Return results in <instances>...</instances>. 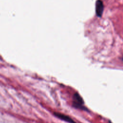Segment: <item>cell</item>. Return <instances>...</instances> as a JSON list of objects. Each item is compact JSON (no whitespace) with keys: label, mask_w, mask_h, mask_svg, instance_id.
I'll use <instances>...</instances> for the list:
<instances>
[{"label":"cell","mask_w":123,"mask_h":123,"mask_svg":"<svg viewBox=\"0 0 123 123\" xmlns=\"http://www.w3.org/2000/svg\"><path fill=\"white\" fill-rule=\"evenodd\" d=\"M109 123H112L110 120H109Z\"/></svg>","instance_id":"277c9868"},{"label":"cell","mask_w":123,"mask_h":123,"mask_svg":"<svg viewBox=\"0 0 123 123\" xmlns=\"http://www.w3.org/2000/svg\"><path fill=\"white\" fill-rule=\"evenodd\" d=\"M54 114L57 118L61 120H62L65 122H68L69 123H76L71 118H70L69 116L66 115L65 114H63L59 112H54Z\"/></svg>","instance_id":"3957f363"},{"label":"cell","mask_w":123,"mask_h":123,"mask_svg":"<svg viewBox=\"0 0 123 123\" xmlns=\"http://www.w3.org/2000/svg\"><path fill=\"white\" fill-rule=\"evenodd\" d=\"M122 59H123V58H122Z\"/></svg>","instance_id":"5b68a950"},{"label":"cell","mask_w":123,"mask_h":123,"mask_svg":"<svg viewBox=\"0 0 123 123\" xmlns=\"http://www.w3.org/2000/svg\"><path fill=\"white\" fill-rule=\"evenodd\" d=\"M84 104V101L81 96L78 93H74L73 96V106L76 108L84 110H87L83 106Z\"/></svg>","instance_id":"6da1fadb"},{"label":"cell","mask_w":123,"mask_h":123,"mask_svg":"<svg viewBox=\"0 0 123 123\" xmlns=\"http://www.w3.org/2000/svg\"><path fill=\"white\" fill-rule=\"evenodd\" d=\"M104 9L103 2L101 0H97L96 2V13L97 16L101 17Z\"/></svg>","instance_id":"7a4b0ae2"}]
</instances>
